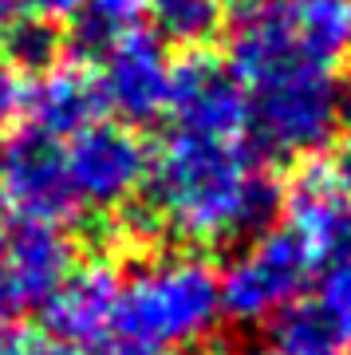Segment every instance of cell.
<instances>
[{"label": "cell", "instance_id": "2", "mask_svg": "<svg viewBox=\"0 0 351 355\" xmlns=\"http://www.w3.org/2000/svg\"><path fill=\"white\" fill-rule=\"evenodd\" d=\"M229 67L245 87V139L261 154L300 162L339 135L343 107L336 67L308 55L273 8L241 12Z\"/></svg>", "mask_w": 351, "mask_h": 355}, {"label": "cell", "instance_id": "28", "mask_svg": "<svg viewBox=\"0 0 351 355\" xmlns=\"http://www.w3.org/2000/svg\"><path fill=\"white\" fill-rule=\"evenodd\" d=\"M343 355H351V352H343Z\"/></svg>", "mask_w": 351, "mask_h": 355}, {"label": "cell", "instance_id": "24", "mask_svg": "<svg viewBox=\"0 0 351 355\" xmlns=\"http://www.w3.org/2000/svg\"><path fill=\"white\" fill-rule=\"evenodd\" d=\"M225 355H276V352H273V343H237Z\"/></svg>", "mask_w": 351, "mask_h": 355}, {"label": "cell", "instance_id": "22", "mask_svg": "<svg viewBox=\"0 0 351 355\" xmlns=\"http://www.w3.org/2000/svg\"><path fill=\"white\" fill-rule=\"evenodd\" d=\"M12 4V12H24L28 20H67V16L79 12V0H8Z\"/></svg>", "mask_w": 351, "mask_h": 355}, {"label": "cell", "instance_id": "4", "mask_svg": "<svg viewBox=\"0 0 351 355\" xmlns=\"http://www.w3.org/2000/svg\"><path fill=\"white\" fill-rule=\"evenodd\" d=\"M316 265L320 257L289 225L252 233L233 253L225 272H217L225 316L237 324H268L280 308L304 296Z\"/></svg>", "mask_w": 351, "mask_h": 355}, {"label": "cell", "instance_id": "12", "mask_svg": "<svg viewBox=\"0 0 351 355\" xmlns=\"http://www.w3.org/2000/svg\"><path fill=\"white\" fill-rule=\"evenodd\" d=\"M280 205L289 214V229L320 261H327L351 241V202L332 186L324 166L300 170L289 193H280Z\"/></svg>", "mask_w": 351, "mask_h": 355}, {"label": "cell", "instance_id": "3", "mask_svg": "<svg viewBox=\"0 0 351 355\" xmlns=\"http://www.w3.org/2000/svg\"><path fill=\"white\" fill-rule=\"evenodd\" d=\"M225 316L217 268L201 253L170 249L142 257L119 280L114 343L142 355H178L205 343Z\"/></svg>", "mask_w": 351, "mask_h": 355}, {"label": "cell", "instance_id": "15", "mask_svg": "<svg viewBox=\"0 0 351 355\" xmlns=\"http://www.w3.org/2000/svg\"><path fill=\"white\" fill-rule=\"evenodd\" d=\"M229 0H146L154 36L170 48L201 51L229 24Z\"/></svg>", "mask_w": 351, "mask_h": 355}, {"label": "cell", "instance_id": "25", "mask_svg": "<svg viewBox=\"0 0 351 355\" xmlns=\"http://www.w3.org/2000/svg\"><path fill=\"white\" fill-rule=\"evenodd\" d=\"M339 107H343V119H351V67L348 76L339 79Z\"/></svg>", "mask_w": 351, "mask_h": 355}, {"label": "cell", "instance_id": "14", "mask_svg": "<svg viewBox=\"0 0 351 355\" xmlns=\"http://www.w3.org/2000/svg\"><path fill=\"white\" fill-rule=\"evenodd\" d=\"M273 352L276 355H343L351 328L324 296H296L273 320Z\"/></svg>", "mask_w": 351, "mask_h": 355}, {"label": "cell", "instance_id": "18", "mask_svg": "<svg viewBox=\"0 0 351 355\" xmlns=\"http://www.w3.org/2000/svg\"><path fill=\"white\" fill-rule=\"evenodd\" d=\"M324 265L327 268H324V288H320V296L336 308L339 320L351 328V241L339 253L327 257Z\"/></svg>", "mask_w": 351, "mask_h": 355}, {"label": "cell", "instance_id": "27", "mask_svg": "<svg viewBox=\"0 0 351 355\" xmlns=\"http://www.w3.org/2000/svg\"><path fill=\"white\" fill-rule=\"evenodd\" d=\"M0 214H4V190H0Z\"/></svg>", "mask_w": 351, "mask_h": 355}, {"label": "cell", "instance_id": "7", "mask_svg": "<svg viewBox=\"0 0 351 355\" xmlns=\"http://www.w3.org/2000/svg\"><path fill=\"white\" fill-rule=\"evenodd\" d=\"M76 261V245L60 221L16 214V221L0 225V324L40 312Z\"/></svg>", "mask_w": 351, "mask_h": 355}, {"label": "cell", "instance_id": "20", "mask_svg": "<svg viewBox=\"0 0 351 355\" xmlns=\"http://www.w3.org/2000/svg\"><path fill=\"white\" fill-rule=\"evenodd\" d=\"M0 355H87L79 343H67L60 336H51V331H20V336H4L0 340Z\"/></svg>", "mask_w": 351, "mask_h": 355}, {"label": "cell", "instance_id": "16", "mask_svg": "<svg viewBox=\"0 0 351 355\" xmlns=\"http://www.w3.org/2000/svg\"><path fill=\"white\" fill-rule=\"evenodd\" d=\"M4 51L12 55L16 71L40 76V71H48V67H55L63 60V36L55 32V24H48V20H28V24H20V28L12 24Z\"/></svg>", "mask_w": 351, "mask_h": 355}, {"label": "cell", "instance_id": "23", "mask_svg": "<svg viewBox=\"0 0 351 355\" xmlns=\"http://www.w3.org/2000/svg\"><path fill=\"white\" fill-rule=\"evenodd\" d=\"M8 32H12V4L0 0V51H4V44H8Z\"/></svg>", "mask_w": 351, "mask_h": 355}, {"label": "cell", "instance_id": "11", "mask_svg": "<svg viewBox=\"0 0 351 355\" xmlns=\"http://www.w3.org/2000/svg\"><path fill=\"white\" fill-rule=\"evenodd\" d=\"M103 103H99V87L91 67L79 64H55L48 71H40L28 83V99H24V119L28 127L40 135L67 142L71 135H79L83 127H91L99 119Z\"/></svg>", "mask_w": 351, "mask_h": 355}, {"label": "cell", "instance_id": "9", "mask_svg": "<svg viewBox=\"0 0 351 355\" xmlns=\"http://www.w3.org/2000/svg\"><path fill=\"white\" fill-rule=\"evenodd\" d=\"M166 119L174 130L194 135H245V87L225 60L209 51H189L174 64Z\"/></svg>", "mask_w": 351, "mask_h": 355}, {"label": "cell", "instance_id": "1", "mask_svg": "<svg viewBox=\"0 0 351 355\" xmlns=\"http://www.w3.org/2000/svg\"><path fill=\"white\" fill-rule=\"evenodd\" d=\"M146 214L194 245L261 233L280 209V186L245 135L170 130L146 166Z\"/></svg>", "mask_w": 351, "mask_h": 355}, {"label": "cell", "instance_id": "5", "mask_svg": "<svg viewBox=\"0 0 351 355\" xmlns=\"http://www.w3.org/2000/svg\"><path fill=\"white\" fill-rule=\"evenodd\" d=\"M63 162H67V178H71L76 209L107 217L126 209L138 198L151 154L135 135V127L95 119L91 127H83L63 142Z\"/></svg>", "mask_w": 351, "mask_h": 355}, {"label": "cell", "instance_id": "19", "mask_svg": "<svg viewBox=\"0 0 351 355\" xmlns=\"http://www.w3.org/2000/svg\"><path fill=\"white\" fill-rule=\"evenodd\" d=\"M24 99H28V79L12 64H0V139H8L20 119H24Z\"/></svg>", "mask_w": 351, "mask_h": 355}, {"label": "cell", "instance_id": "21", "mask_svg": "<svg viewBox=\"0 0 351 355\" xmlns=\"http://www.w3.org/2000/svg\"><path fill=\"white\" fill-rule=\"evenodd\" d=\"M324 174L332 178V186L351 202V130L336 139V146H332V154H327V162H324Z\"/></svg>", "mask_w": 351, "mask_h": 355}, {"label": "cell", "instance_id": "17", "mask_svg": "<svg viewBox=\"0 0 351 355\" xmlns=\"http://www.w3.org/2000/svg\"><path fill=\"white\" fill-rule=\"evenodd\" d=\"M142 12H146V0H79V36L103 48L111 36L135 28Z\"/></svg>", "mask_w": 351, "mask_h": 355}, {"label": "cell", "instance_id": "10", "mask_svg": "<svg viewBox=\"0 0 351 355\" xmlns=\"http://www.w3.org/2000/svg\"><path fill=\"white\" fill-rule=\"evenodd\" d=\"M119 280L123 272L107 257L76 261L71 272L60 280V288L40 308L48 320V331L67 343H103L114 336V312H119Z\"/></svg>", "mask_w": 351, "mask_h": 355}, {"label": "cell", "instance_id": "13", "mask_svg": "<svg viewBox=\"0 0 351 355\" xmlns=\"http://www.w3.org/2000/svg\"><path fill=\"white\" fill-rule=\"evenodd\" d=\"M273 12L320 64L336 67L351 60V0H276Z\"/></svg>", "mask_w": 351, "mask_h": 355}, {"label": "cell", "instance_id": "26", "mask_svg": "<svg viewBox=\"0 0 351 355\" xmlns=\"http://www.w3.org/2000/svg\"><path fill=\"white\" fill-rule=\"evenodd\" d=\"M229 4H237L241 12H257V8H273L276 0H229Z\"/></svg>", "mask_w": 351, "mask_h": 355}, {"label": "cell", "instance_id": "6", "mask_svg": "<svg viewBox=\"0 0 351 355\" xmlns=\"http://www.w3.org/2000/svg\"><path fill=\"white\" fill-rule=\"evenodd\" d=\"M99 87L103 111L114 114L123 127H151L162 123L170 107L174 64L170 51L154 32L126 28L99 48V67L91 71Z\"/></svg>", "mask_w": 351, "mask_h": 355}, {"label": "cell", "instance_id": "8", "mask_svg": "<svg viewBox=\"0 0 351 355\" xmlns=\"http://www.w3.org/2000/svg\"><path fill=\"white\" fill-rule=\"evenodd\" d=\"M0 190H4V205H12L20 217L60 221V225L67 217H79L67 162H63V142L32 127H16L0 146Z\"/></svg>", "mask_w": 351, "mask_h": 355}]
</instances>
